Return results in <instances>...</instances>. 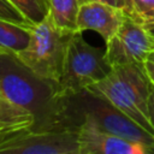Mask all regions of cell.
Wrapping results in <instances>:
<instances>
[{"label": "cell", "mask_w": 154, "mask_h": 154, "mask_svg": "<svg viewBox=\"0 0 154 154\" xmlns=\"http://www.w3.org/2000/svg\"><path fill=\"white\" fill-rule=\"evenodd\" d=\"M0 97L26 109L35 119L34 132L77 130L67 97L57 83L36 75L13 52L0 49Z\"/></svg>", "instance_id": "obj_1"}, {"label": "cell", "mask_w": 154, "mask_h": 154, "mask_svg": "<svg viewBox=\"0 0 154 154\" xmlns=\"http://www.w3.org/2000/svg\"><path fill=\"white\" fill-rule=\"evenodd\" d=\"M75 32L58 28L47 14L40 23L31 26L29 45L16 54L36 75L58 85L67 46Z\"/></svg>", "instance_id": "obj_2"}, {"label": "cell", "mask_w": 154, "mask_h": 154, "mask_svg": "<svg viewBox=\"0 0 154 154\" xmlns=\"http://www.w3.org/2000/svg\"><path fill=\"white\" fill-rule=\"evenodd\" d=\"M112 67L105 57V49L89 45L76 31L67 46L61 77L58 82V96L71 97L103 79Z\"/></svg>", "instance_id": "obj_3"}, {"label": "cell", "mask_w": 154, "mask_h": 154, "mask_svg": "<svg viewBox=\"0 0 154 154\" xmlns=\"http://www.w3.org/2000/svg\"><path fill=\"white\" fill-rule=\"evenodd\" d=\"M69 103L78 125L82 123L83 118H88L103 132L134 142L154 146V135L149 134L108 101L95 96L87 90H82L69 97Z\"/></svg>", "instance_id": "obj_4"}, {"label": "cell", "mask_w": 154, "mask_h": 154, "mask_svg": "<svg viewBox=\"0 0 154 154\" xmlns=\"http://www.w3.org/2000/svg\"><path fill=\"white\" fill-rule=\"evenodd\" d=\"M153 52L154 37L144 25L125 13L120 26L106 42L105 57L111 67H116L125 64H144Z\"/></svg>", "instance_id": "obj_5"}, {"label": "cell", "mask_w": 154, "mask_h": 154, "mask_svg": "<svg viewBox=\"0 0 154 154\" xmlns=\"http://www.w3.org/2000/svg\"><path fill=\"white\" fill-rule=\"evenodd\" d=\"M0 154H82L77 130L29 132L0 148Z\"/></svg>", "instance_id": "obj_6"}, {"label": "cell", "mask_w": 154, "mask_h": 154, "mask_svg": "<svg viewBox=\"0 0 154 154\" xmlns=\"http://www.w3.org/2000/svg\"><path fill=\"white\" fill-rule=\"evenodd\" d=\"M77 137L82 154H154V146L103 132L88 118L82 119Z\"/></svg>", "instance_id": "obj_7"}, {"label": "cell", "mask_w": 154, "mask_h": 154, "mask_svg": "<svg viewBox=\"0 0 154 154\" xmlns=\"http://www.w3.org/2000/svg\"><path fill=\"white\" fill-rule=\"evenodd\" d=\"M125 12L101 1H85L77 16V30H94L101 35L105 43L116 34L124 19Z\"/></svg>", "instance_id": "obj_8"}, {"label": "cell", "mask_w": 154, "mask_h": 154, "mask_svg": "<svg viewBox=\"0 0 154 154\" xmlns=\"http://www.w3.org/2000/svg\"><path fill=\"white\" fill-rule=\"evenodd\" d=\"M84 90L108 101L111 105H113L116 108H118L125 116L131 118L134 122H136L140 126H142L149 134L154 135V128L149 120V117L146 116L138 108V106L135 103V101L131 99V96L126 93V90L119 83V81L112 72V70L103 79L88 87Z\"/></svg>", "instance_id": "obj_9"}, {"label": "cell", "mask_w": 154, "mask_h": 154, "mask_svg": "<svg viewBox=\"0 0 154 154\" xmlns=\"http://www.w3.org/2000/svg\"><path fill=\"white\" fill-rule=\"evenodd\" d=\"M48 14L54 24L65 30H77V16L85 0H47Z\"/></svg>", "instance_id": "obj_10"}, {"label": "cell", "mask_w": 154, "mask_h": 154, "mask_svg": "<svg viewBox=\"0 0 154 154\" xmlns=\"http://www.w3.org/2000/svg\"><path fill=\"white\" fill-rule=\"evenodd\" d=\"M31 26L16 24L0 18V49L19 53L26 48L30 41Z\"/></svg>", "instance_id": "obj_11"}, {"label": "cell", "mask_w": 154, "mask_h": 154, "mask_svg": "<svg viewBox=\"0 0 154 154\" xmlns=\"http://www.w3.org/2000/svg\"><path fill=\"white\" fill-rule=\"evenodd\" d=\"M32 25L48 14L47 0H8Z\"/></svg>", "instance_id": "obj_12"}, {"label": "cell", "mask_w": 154, "mask_h": 154, "mask_svg": "<svg viewBox=\"0 0 154 154\" xmlns=\"http://www.w3.org/2000/svg\"><path fill=\"white\" fill-rule=\"evenodd\" d=\"M124 12L142 25L154 23V0H125Z\"/></svg>", "instance_id": "obj_13"}, {"label": "cell", "mask_w": 154, "mask_h": 154, "mask_svg": "<svg viewBox=\"0 0 154 154\" xmlns=\"http://www.w3.org/2000/svg\"><path fill=\"white\" fill-rule=\"evenodd\" d=\"M31 131L32 128L28 125H7L0 123V148Z\"/></svg>", "instance_id": "obj_14"}, {"label": "cell", "mask_w": 154, "mask_h": 154, "mask_svg": "<svg viewBox=\"0 0 154 154\" xmlns=\"http://www.w3.org/2000/svg\"><path fill=\"white\" fill-rule=\"evenodd\" d=\"M0 18L20 25H32L8 0H0Z\"/></svg>", "instance_id": "obj_15"}, {"label": "cell", "mask_w": 154, "mask_h": 154, "mask_svg": "<svg viewBox=\"0 0 154 154\" xmlns=\"http://www.w3.org/2000/svg\"><path fill=\"white\" fill-rule=\"evenodd\" d=\"M148 114H149V120L154 128V87L153 85L150 88V94L148 99Z\"/></svg>", "instance_id": "obj_16"}, {"label": "cell", "mask_w": 154, "mask_h": 154, "mask_svg": "<svg viewBox=\"0 0 154 154\" xmlns=\"http://www.w3.org/2000/svg\"><path fill=\"white\" fill-rule=\"evenodd\" d=\"M143 66H144V71H146V73H147L148 78H149V81H150L152 85L154 87V63L147 59V60L144 61Z\"/></svg>", "instance_id": "obj_17"}, {"label": "cell", "mask_w": 154, "mask_h": 154, "mask_svg": "<svg viewBox=\"0 0 154 154\" xmlns=\"http://www.w3.org/2000/svg\"><path fill=\"white\" fill-rule=\"evenodd\" d=\"M85 1H101V2H105V4L112 5L114 7H118L123 11L125 10V0H85Z\"/></svg>", "instance_id": "obj_18"}, {"label": "cell", "mask_w": 154, "mask_h": 154, "mask_svg": "<svg viewBox=\"0 0 154 154\" xmlns=\"http://www.w3.org/2000/svg\"><path fill=\"white\" fill-rule=\"evenodd\" d=\"M144 28L147 29V31L149 32V35H150L152 37H154V23L148 24V25H144Z\"/></svg>", "instance_id": "obj_19"}, {"label": "cell", "mask_w": 154, "mask_h": 154, "mask_svg": "<svg viewBox=\"0 0 154 154\" xmlns=\"http://www.w3.org/2000/svg\"><path fill=\"white\" fill-rule=\"evenodd\" d=\"M148 60H150V61H153V63H154V52L148 57Z\"/></svg>", "instance_id": "obj_20"}, {"label": "cell", "mask_w": 154, "mask_h": 154, "mask_svg": "<svg viewBox=\"0 0 154 154\" xmlns=\"http://www.w3.org/2000/svg\"><path fill=\"white\" fill-rule=\"evenodd\" d=\"M47 2H48V1H47Z\"/></svg>", "instance_id": "obj_21"}]
</instances>
